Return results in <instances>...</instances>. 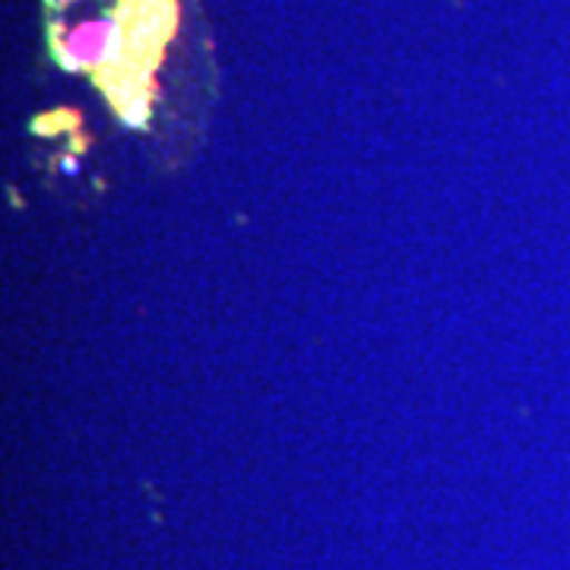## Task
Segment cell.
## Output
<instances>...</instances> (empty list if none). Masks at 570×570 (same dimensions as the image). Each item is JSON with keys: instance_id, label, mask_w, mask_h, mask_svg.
I'll return each mask as SVG.
<instances>
[{"instance_id": "cell-4", "label": "cell", "mask_w": 570, "mask_h": 570, "mask_svg": "<svg viewBox=\"0 0 570 570\" xmlns=\"http://www.w3.org/2000/svg\"><path fill=\"white\" fill-rule=\"evenodd\" d=\"M63 3H67V0H48V7H51V10H61Z\"/></svg>"}, {"instance_id": "cell-1", "label": "cell", "mask_w": 570, "mask_h": 570, "mask_svg": "<svg viewBox=\"0 0 570 570\" xmlns=\"http://www.w3.org/2000/svg\"><path fill=\"white\" fill-rule=\"evenodd\" d=\"M118 118H121L124 127H146L149 124V96H140V99H134L130 105H124L118 108Z\"/></svg>"}, {"instance_id": "cell-3", "label": "cell", "mask_w": 570, "mask_h": 570, "mask_svg": "<svg viewBox=\"0 0 570 570\" xmlns=\"http://www.w3.org/2000/svg\"><path fill=\"white\" fill-rule=\"evenodd\" d=\"M61 168L67 171V175H73V171H77V159H63Z\"/></svg>"}, {"instance_id": "cell-2", "label": "cell", "mask_w": 570, "mask_h": 570, "mask_svg": "<svg viewBox=\"0 0 570 570\" xmlns=\"http://www.w3.org/2000/svg\"><path fill=\"white\" fill-rule=\"evenodd\" d=\"M70 118H67V115H48V118H39V121H36V130H39V134H55V130H61V127H70Z\"/></svg>"}]
</instances>
